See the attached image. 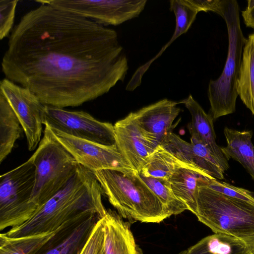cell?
<instances>
[{"label": "cell", "mask_w": 254, "mask_h": 254, "mask_svg": "<svg viewBox=\"0 0 254 254\" xmlns=\"http://www.w3.org/2000/svg\"><path fill=\"white\" fill-rule=\"evenodd\" d=\"M169 2L170 9L174 13L176 18L174 34L169 41L163 47L155 57L137 69L127 83L126 90L133 91L141 84L142 76L151 64L162 55L172 43L188 31L198 13L188 0H172Z\"/></svg>", "instance_id": "ac0fdd59"}, {"label": "cell", "mask_w": 254, "mask_h": 254, "mask_svg": "<svg viewBox=\"0 0 254 254\" xmlns=\"http://www.w3.org/2000/svg\"><path fill=\"white\" fill-rule=\"evenodd\" d=\"M179 103L163 99L130 113L145 136L157 147L174 128L173 123L181 111Z\"/></svg>", "instance_id": "5bb4252c"}, {"label": "cell", "mask_w": 254, "mask_h": 254, "mask_svg": "<svg viewBox=\"0 0 254 254\" xmlns=\"http://www.w3.org/2000/svg\"><path fill=\"white\" fill-rule=\"evenodd\" d=\"M55 232L19 237H10L5 233H1L0 254H34Z\"/></svg>", "instance_id": "cb8c5ba5"}, {"label": "cell", "mask_w": 254, "mask_h": 254, "mask_svg": "<svg viewBox=\"0 0 254 254\" xmlns=\"http://www.w3.org/2000/svg\"><path fill=\"white\" fill-rule=\"evenodd\" d=\"M58 8L92 20L104 26H117L137 17L146 0H38Z\"/></svg>", "instance_id": "ba28073f"}, {"label": "cell", "mask_w": 254, "mask_h": 254, "mask_svg": "<svg viewBox=\"0 0 254 254\" xmlns=\"http://www.w3.org/2000/svg\"><path fill=\"white\" fill-rule=\"evenodd\" d=\"M43 125L77 138L104 145H116L114 126L84 111L46 105Z\"/></svg>", "instance_id": "9c48e42d"}, {"label": "cell", "mask_w": 254, "mask_h": 254, "mask_svg": "<svg viewBox=\"0 0 254 254\" xmlns=\"http://www.w3.org/2000/svg\"><path fill=\"white\" fill-rule=\"evenodd\" d=\"M227 0H188L199 12L209 11L216 13L222 18L226 9Z\"/></svg>", "instance_id": "f546056e"}, {"label": "cell", "mask_w": 254, "mask_h": 254, "mask_svg": "<svg viewBox=\"0 0 254 254\" xmlns=\"http://www.w3.org/2000/svg\"><path fill=\"white\" fill-rule=\"evenodd\" d=\"M105 254H141L128 224L111 210L103 217Z\"/></svg>", "instance_id": "e0dca14e"}, {"label": "cell", "mask_w": 254, "mask_h": 254, "mask_svg": "<svg viewBox=\"0 0 254 254\" xmlns=\"http://www.w3.org/2000/svg\"><path fill=\"white\" fill-rule=\"evenodd\" d=\"M138 174L161 201L170 216L178 215L188 210L187 206L174 194L168 180Z\"/></svg>", "instance_id": "d4e9b609"}, {"label": "cell", "mask_w": 254, "mask_h": 254, "mask_svg": "<svg viewBox=\"0 0 254 254\" xmlns=\"http://www.w3.org/2000/svg\"><path fill=\"white\" fill-rule=\"evenodd\" d=\"M20 122L9 103L0 93V163L11 152L21 133Z\"/></svg>", "instance_id": "7402d4cb"}, {"label": "cell", "mask_w": 254, "mask_h": 254, "mask_svg": "<svg viewBox=\"0 0 254 254\" xmlns=\"http://www.w3.org/2000/svg\"><path fill=\"white\" fill-rule=\"evenodd\" d=\"M178 254H249L244 240L226 234L208 236Z\"/></svg>", "instance_id": "ffe728a7"}, {"label": "cell", "mask_w": 254, "mask_h": 254, "mask_svg": "<svg viewBox=\"0 0 254 254\" xmlns=\"http://www.w3.org/2000/svg\"><path fill=\"white\" fill-rule=\"evenodd\" d=\"M100 254H105L104 247V249L101 251Z\"/></svg>", "instance_id": "d6a6232c"}, {"label": "cell", "mask_w": 254, "mask_h": 254, "mask_svg": "<svg viewBox=\"0 0 254 254\" xmlns=\"http://www.w3.org/2000/svg\"><path fill=\"white\" fill-rule=\"evenodd\" d=\"M102 218L96 213H86L66 221L34 254H80Z\"/></svg>", "instance_id": "7c38bea8"}, {"label": "cell", "mask_w": 254, "mask_h": 254, "mask_svg": "<svg viewBox=\"0 0 254 254\" xmlns=\"http://www.w3.org/2000/svg\"><path fill=\"white\" fill-rule=\"evenodd\" d=\"M104 247L103 217L96 223L80 254H100Z\"/></svg>", "instance_id": "f1b7e54d"}, {"label": "cell", "mask_w": 254, "mask_h": 254, "mask_svg": "<svg viewBox=\"0 0 254 254\" xmlns=\"http://www.w3.org/2000/svg\"><path fill=\"white\" fill-rule=\"evenodd\" d=\"M51 129L57 140L77 163L92 172L106 169H131L116 145H104Z\"/></svg>", "instance_id": "8fae6325"}, {"label": "cell", "mask_w": 254, "mask_h": 254, "mask_svg": "<svg viewBox=\"0 0 254 254\" xmlns=\"http://www.w3.org/2000/svg\"><path fill=\"white\" fill-rule=\"evenodd\" d=\"M244 241L248 246L249 254H254V238Z\"/></svg>", "instance_id": "1f68e13d"}, {"label": "cell", "mask_w": 254, "mask_h": 254, "mask_svg": "<svg viewBox=\"0 0 254 254\" xmlns=\"http://www.w3.org/2000/svg\"><path fill=\"white\" fill-rule=\"evenodd\" d=\"M35 180V167L29 158L0 177V230L15 227L33 215L30 200Z\"/></svg>", "instance_id": "52a82bcc"}, {"label": "cell", "mask_w": 254, "mask_h": 254, "mask_svg": "<svg viewBox=\"0 0 254 254\" xmlns=\"http://www.w3.org/2000/svg\"><path fill=\"white\" fill-rule=\"evenodd\" d=\"M103 190L93 173L78 165L65 187L40 207L22 224L5 233L10 237L51 232L81 214L94 213L103 217L107 210Z\"/></svg>", "instance_id": "7a4b0ae2"}, {"label": "cell", "mask_w": 254, "mask_h": 254, "mask_svg": "<svg viewBox=\"0 0 254 254\" xmlns=\"http://www.w3.org/2000/svg\"><path fill=\"white\" fill-rule=\"evenodd\" d=\"M207 186L228 196L254 203V192L247 189L233 186L216 179L211 180Z\"/></svg>", "instance_id": "4316f807"}, {"label": "cell", "mask_w": 254, "mask_h": 254, "mask_svg": "<svg viewBox=\"0 0 254 254\" xmlns=\"http://www.w3.org/2000/svg\"><path fill=\"white\" fill-rule=\"evenodd\" d=\"M198 220L214 233L246 240L254 238V203L228 196L207 185L196 192Z\"/></svg>", "instance_id": "5b68a950"}, {"label": "cell", "mask_w": 254, "mask_h": 254, "mask_svg": "<svg viewBox=\"0 0 254 254\" xmlns=\"http://www.w3.org/2000/svg\"><path fill=\"white\" fill-rule=\"evenodd\" d=\"M18 0H0V39L7 36L14 22Z\"/></svg>", "instance_id": "83f0119b"}, {"label": "cell", "mask_w": 254, "mask_h": 254, "mask_svg": "<svg viewBox=\"0 0 254 254\" xmlns=\"http://www.w3.org/2000/svg\"><path fill=\"white\" fill-rule=\"evenodd\" d=\"M0 93L18 117L27 139L28 149L34 150L41 141L46 105L30 89L5 78Z\"/></svg>", "instance_id": "30bf717a"}, {"label": "cell", "mask_w": 254, "mask_h": 254, "mask_svg": "<svg viewBox=\"0 0 254 254\" xmlns=\"http://www.w3.org/2000/svg\"><path fill=\"white\" fill-rule=\"evenodd\" d=\"M236 89L241 100L254 116V33L248 36L243 48Z\"/></svg>", "instance_id": "44dd1931"}, {"label": "cell", "mask_w": 254, "mask_h": 254, "mask_svg": "<svg viewBox=\"0 0 254 254\" xmlns=\"http://www.w3.org/2000/svg\"><path fill=\"white\" fill-rule=\"evenodd\" d=\"M223 18L228 30L227 58L220 76L209 81L207 91L210 114L213 119L235 112L238 96L236 83L242 63L243 50L247 41L240 26L239 6L237 0H227Z\"/></svg>", "instance_id": "8992f818"}, {"label": "cell", "mask_w": 254, "mask_h": 254, "mask_svg": "<svg viewBox=\"0 0 254 254\" xmlns=\"http://www.w3.org/2000/svg\"><path fill=\"white\" fill-rule=\"evenodd\" d=\"M226 147L221 150L226 158L239 162L254 180V146L252 142V130L239 131L227 127L224 129Z\"/></svg>", "instance_id": "d6986e66"}, {"label": "cell", "mask_w": 254, "mask_h": 254, "mask_svg": "<svg viewBox=\"0 0 254 254\" xmlns=\"http://www.w3.org/2000/svg\"><path fill=\"white\" fill-rule=\"evenodd\" d=\"M44 135L30 158L35 167L30 200L33 214L62 190L75 173L78 164L45 126Z\"/></svg>", "instance_id": "277c9868"}, {"label": "cell", "mask_w": 254, "mask_h": 254, "mask_svg": "<svg viewBox=\"0 0 254 254\" xmlns=\"http://www.w3.org/2000/svg\"><path fill=\"white\" fill-rule=\"evenodd\" d=\"M242 15L246 25L254 30V0H248V6L242 11Z\"/></svg>", "instance_id": "4dcf8cb0"}, {"label": "cell", "mask_w": 254, "mask_h": 254, "mask_svg": "<svg viewBox=\"0 0 254 254\" xmlns=\"http://www.w3.org/2000/svg\"><path fill=\"white\" fill-rule=\"evenodd\" d=\"M179 103L184 104L190 114L191 120L188 127L191 137L207 147L225 172L229 168L228 160L223 154L221 147L216 142L212 116L205 113L190 94Z\"/></svg>", "instance_id": "9a60e30c"}, {"label": "cell", "mask_w": 254, "mask_h": 254, "mask_svg": "<svg viewBox=\"0 0 254 254\" xmlns=\"http://www.w3.org/2000/svg\"><path fill=\"white\" fill-rule=\"evenodd\" d=\"M114 126L118 149L128 165L139 173L146 159L157 146L145 136L130 113Z\"/></svg>", "instance_id": "4fadbf2b"}, {"label": "cell", "mask_w": 254, "mask_h": 254, "mask_svg": "<svg viewBox=\"0 0 254 254\" xmlns=\"http://www.w3.org/2000/svg\"><path fill=\"white\" fill-rule=\"evenodd\" d=\"M190 143L196 155L197 167L215 179H224V171L207 147L192 137L190 138Z\"/></svg>", "instance_id": "484cf974"}, {"label": "cell", "mask_w": 254, "mask_h": 254, "mask_svg": "<svg viewBox=\"0 0 254 254\" xmlns=\"http://www.w3.org/2000/svg\"><path fill=\"white\" fill-rule=\"evenodd\" d=\"M92 172L121 217L143 223H160L170 216L158 197L133 169Z\"/></svg>", "instance_id": "3957f363"}, {"label": "cell", "mask_w": 254, "mask_h": 254, "mask_svg": "<svg viewBox=\"0 0 254 254\" xmlns=\"http://www.w3.org/2000/svg\"><path fill=\"white\" fill-rule=\"evenodd\" d=\"M215 178L201 169L188 163L178 167L168 180L176 197L194 214L196 211L198 187L208 185Z\"/></svg>", "instance_id": "2e32d148"}, {"label": "cell", "mask_w": 254, "mask_h": 254, "mask_svg": "<svg viewBox=\"0 0 254 254\" xmlns=\"http://www.w3.org/2000/svg\"><path fill=\"white\" fill-rule=\"evenodd\" d=\"M186 163L159 145L147 157L139 174L168 180L178 167Z\"/></svg>", "instance_id": "603a6c76"}, {"label": "cell", "mask_w": 254, "mask_h": 254, "mask_svg": "<svg viewBox=\"0 0 254 254\" xmlns=\"http://www.w3.org/2000/svg\"><path fill=\"white\" fill-rule=\"evenodd\" d=\"M2 59L6 78L44 105L77 107L123 81L128 61L117 32L49 4L26 13Z\"/></svg>", "instance_id": "6da1fadb"}]
</instances>
